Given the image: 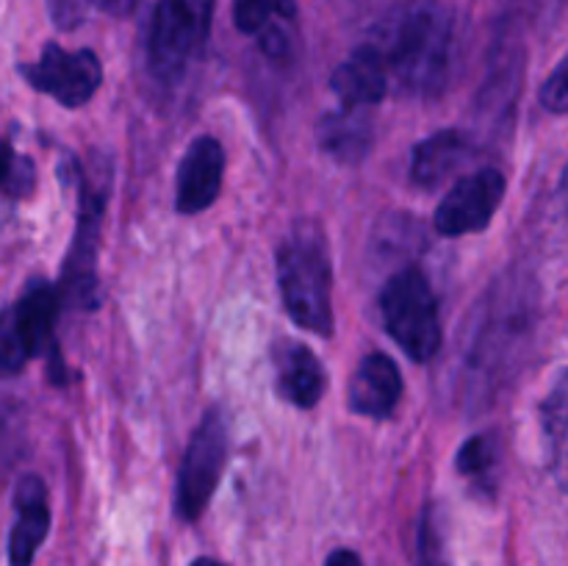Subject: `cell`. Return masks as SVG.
<instances>
[{
  "mask_svg": "<svg viewBox=\"0 0 568 566\" xmlns=\"http://www.w3.org/2000/svg\"><path fill=\"white\" fill-rule=\"evenodd\" d=\"M388 75L408 94H433L447 83L455 50V20L436 0L405 6L377 44Z\"/></svg>",
  "mask_w": 568,
  "mask_h": 566,
  "instance_id": "6da1fadb",
  "label": "cell"
},
{
  "mask_svg": "<svg viewBox=\"0 0 568 566\" xmlns=\"http://www.w3.org/2000/svg\"><path fill=\"white\" fill-rule=\"evenodd\" d=\"M277 286L288 316L316 336H331L333 270L327 239L316 222H297L277 247Z\"/></svg>",
  "mask_w": 568,
  "mask_h": 566,
  "instance_id": "7a4b0ae2",
  "label": "cell"
},
{
  "mask_svg": "<svg viewBox=\"0 0 568 566\" xmlns=\"http://www.w3.org/2000/svg\"><path fill=\"white\" fill-rule=\"evenodd\" d=\"M381 314L388 336L414 361H430L442 347L438 300L419 266H405L386 283Z\"/></svg>",
  "mask_w": 568,
  "mask_h": 566,
  "instance_id": "3957f363",
  "label": "cell"
},
{
  "mask_svg": "<svg viewBox=\"0 0 568 566\" xmlns=\"http://www.w3.org/2000/svg\"><path fill=\"white\" fill-rule=\"evenodd\" d=\"M211 17L214 0H155L148 55L161 78H178L203 53Z\"/></svg>",
  "mask_w": 568,
  "mask_h": 566,
  "instance_id": "277c9868",
  "label": "cell"
},
{
  "mask_svg": "<svg viewBox=\"0 0 568 566\" xmlns=\"http://www.w3.org/2000/svg\"><path fill=\"white\" fill-rule=\"evenodd\" d=\"M227 461V425L220 408H211L192 433L181 472H178L175 508L181 519L194 522L203 516L220 486Z\"/></svg>",
  "mask_w": 568,
  "mask_h": 566,
  "instance_id": "5b68a950",
  "label": "cell"
},
{
  "mask_svg": "<svg viewBox=\"0 0 568 566\" xmlns=\"http://www.w3.org/2000/svg\"><path fill=\"white\" fill-rule=\"evenodd\" d=\"M22 75L37 92L48 94L67 109L89 103L103 81V67L92 50H64L61 44H44L33 64L22 67Z\"/></svg>",
  "mask_w": 568,
  "mask_h": 566,
  "instance_id": "8992f818",
  "label": "cell"
},
{
  "mask_svg": "<svg viewBox=\"0 0 568 566\" xmlns=\"http://www.w3.org/2000/svg\"><path fill=\"white\" fill-rule=\"evenodd\" d=\"M505 198V175L494 166L460 178L436 209V231L442 236H466L488 228Z\"/></svg>",
  "mask_w": 568,
  "mask_h": 566,
  "instance_id": "52a82bcc",
  "label": "cell"
},
{
  "mask_svg": "<svg viewBox=\"0 0 568 566\" xmlns=\"http://www.w3.org/2000/svg\"><path fill=\"white\" fill-rule=\"evenodd\" d=\"M225 150L214 137H200L183 153L175 178V205L181 214H200L209 209L222 189Z\"/></svg>",
  "mask_w": 568,
  "mask_h": 566,
  "instance_id": "ba28073f",
  "label": "cell"
},
{
  "mask_svg": "<svg viewBox=\"0 0 568 566\" xmlns=\"http://www.w3.org/2000/svg\"><path fill=\"white\" fill-rule=\"evenodd\" d=\"M388 83L392 75L377 44H361L331 78L333 94L344 109H372L388 94Z\"/></svg>",
  "mask_w": 568,
  "mask_h": 566,
  "instance_id": "9c48e42d",
  "label": "cell"
},
{
  "mask_svg": "<svg viewBox=\"0 0 568 566\" xmlns=\"http://www.w3.org/2000/svg\"><path fill=\"white\" fill-rule=\"evenodd\" d=\"M272 364H275V386L286 403L297 408H314L325 394V370L322 361L294 338H281L272 344Z\"/></svg>",
  "mask_w": 568,
  "mask_h": 566,
  "instance_id": "30bf717a",
  "label": "cell"
},
{
  "mask_svg": "<svg viewBox=\"0 0 568 566\" xmlns=\"http://www.w3.org/2000/svg\"><path fill=\"white\" fill-rule=\"evenodd\" d=\"M403 397V375L386 353H369L361 358L349 381V408L372 420H388Z\"/></svg>",
  "mask_w": 568,
  "mask_h": 566,
  "instance_id": "8fae6325",
  "label": "cell"
},
{
  "mask_svg": "<svg viewBox=\"0 0 568 566\" xmlns=\"http://www.w3.org/2000/svg\"><path fill=\"white\" fill-rule=\"evenodd\" d=\"M294 0H233V22L242 33L258 39L272 59H286L294 42Z\"/></svg>",
  "mask_w": 568,
  "mask_h": 566,
  "instance_id": "7c38bea8",
  "label": "cell"
},
{
  "mask_svg": "<svg viewBox=\"0 0 568 566\" xmlns=\"http://www.w3.org/2000/svg\"><path fill=\"white\" fill-rule=\"evenodd\" d=\"M17 519L9 536V564L11 566H31L33 555L42 547L44 536L50 530V505L48 488L42 477L26 475L17 483L14 492Z\"/></svg>",
  "mask_w": 568,
  "mask_h": 566,
  "instance_id": "4fadbf2b",
  "label": "cell"
},
{
  "mask_svg": "<svg viewBox=\"0 0 568 566\" xmlns=\"http://www.w3.org/2000/svg\"><path fill=\"white\" fill-rule=\"evenodd\" d=\"M61 297L53 283L31 281L22 297L11 305V320L26 342L28 355H39L50 342H53V327L59 320Z\"/></svg>",
  "mask_w": 568,
  "mask_h": 566,
  "instance_id": "5bb4252c",
  "label": "cell"
},
{
  "mask_svg": "<svg viewBox=\"0 0 568 566\" xmlns=\"http://www.w3.org/2000/svg\"><path fill=\"white\" fill-rule=\"evenodd\" d=\"M316 139H320V148L336 161L358 164L372 150L375 133H372L366 109H344L342 105L338 111L322 117L320 125H316Z\"/></svg>",
  "mask_w": 568,
  "mask_h": 566,
  "instance_id": "9a60e30c",
  "label": "cell"
},
{
  "mask_svg": "<svg viewBox=\"0 0 568 566\" xmlns=\"http://www.w3.org/2000/svg\"><path fill=\"white\" fill-rule=\"evenodd\" d=\"M109 189L100 183H83L81 189V220H78L75 247H72L70 259V277L72 289L87 300L89 289H94V247H98V231H100V214H103V203L109 198Z\"/></svg>",
  "mask_w": 568,
  "mask_h": 566,
  "instance_id": "2e32d148",
  "label": "cell"
},
{
  "mask_svg": "<svg viewBox=\"0 0 568 566\" xmlns=\"http://www.w3.org/2000/svg\"><path fill=\"white\" fill-rule=\"evenodd\" d=\"M469 155V142L460 131H442L427 137L414 148V159H410V178L419 186H436L442 183L449 172Z\"/></svg>",
  "mask_w": 568,
  "mask_h": 566,
  "instance_id": "e0dca14e",
  "label": "cell"
},
{
  "mask_svg": "<svg viewBox=\"0 0 568 566\" xmlns=\"http://www.w3.org/2000/svg\"><path fill=\"white\" fill-rule=\"evenodd\" d=\"M133 6V0H48L50 20L61 31H72L81 22H87L94 11L100 14H114L122 17L128 14Z\"/></svg>",
  "mask_w": 568,
  "mask_h": 566,
  "instance_id": "ac0fdd59",
  "label": "cell"
},
{
  "mask_svg": "<svg viewBox=\"0 0 568 566\" xmlns=\"http://www.w3.org/2000/svg\"><path fill=\"white\" fill-rule=\"evenodd\" d=\"M416 566H449L447 544H444V530L438 514L425 508L419 522V538H416Z\"/></svg>",
  "mask_w": 568,
  "mask_h": 566,
  "instance_id": "d6986e66",
  "label": "cell"
},
{
  "mask_svg": "<svg viewBox=\"0 0 568 566\" xmlns=\"http://www.w3.org/2000/svg\"><path fill=\"white\" fill-rule=\"evenodd\" d=\"M33 186V166L31 161L17 155L11 144L0 137V192L6 194H26Z\"/></svg>",
  "mask_w": 568,
  "mask_h": 566,
  "instance_id": "ffe728a7",
  "label": "cell"
},
{
  "mask_svg": "<svg viewBox=\"0 0 568 566\" xmlns=\"http://www.w3.org/2000/svg\"><path fill=\"white\" fill-rule=\"evenodd\" d=\"M497 464V444L491 436H475L464 444L458 453V469L466 477H488V472Z\"/></svg>",
  "mask_w": 568,
  "mask_h": 566,
  "instance_id": "44dd1931",
  "label": "cell"
},
{
  "mask_svg": "<svg viewBox=\"0 0 568 566\" xmlns=\"http://www.w3.org/2000/svg\"><path fill=\"white\" fill-rule=\"evenodd\" d=\"M541 103L555 114H568V53L541 87Z\"/></svg>",
  "mask_w": 568,
  "mask_h": 566,
  "instance_id": "7402d4cb",
  "label": "cell"
},
{
  "mask_svg": "<svg viewBox=\"0 0 568 566\" xmlns=\"http://www.w3.org/2000/svg\"><path fill=\"white\" fill-rule=\"evenodd\" d=\"M325 566H364V560L353 549H336V553L327 555Z\"/></svg>",
  "mask_w": 568,
  "mask_h": 566,
  "instance_id": "603a6c76",
  "label": "cell"
},
{
  "mask_svg": "<svg viewBox=\"0 0 568 566\" xmlns=\"http://www.w3.org/2000/svg\"><path fill=\"white\" fill-rule=\"evenodd\" d=\"M192 566H225V564H220V560L214 558H197Z\"/></svg>",
  "mask_w": 568,
  "mask_h": 566,
  "instance_id": "cb8c5ba5",
  "label": "cell"
},
{
  "mask_svg": "<svg viewBox=\"0 0 568 566\" xmlns=\"http://www.w3.org/2000/svg\"><path fill=\"white\" fill-rule=\"evenodd\" d=\"M564 192H566V198H568V166H566V175H564Z\"/></svg>",
  "mask_w": 568,
  "mask_h": 566,
  "instance_id": "d4e9b609",
  "label": "cell"
}]
</instances>
